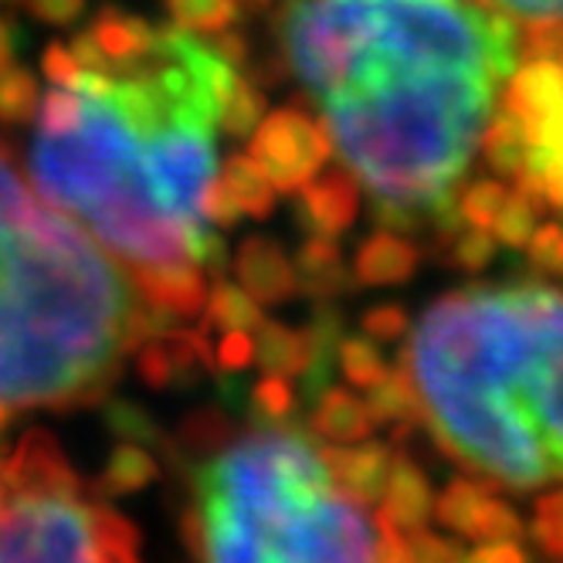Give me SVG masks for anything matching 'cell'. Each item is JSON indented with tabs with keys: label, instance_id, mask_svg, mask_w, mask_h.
Returning a JSON list of instances; mask_svg holds the SVG:
<instances>
[{
	"label": "cell",
	"instance_id": "cell-1",
	"mask_svg": "<svg viewBox=\"0 0 563 563\" xmlns=\"http://www.w3.org/2000/svg\"><path fill=\"white\" fill-rule=\"evenodd\" d=\"M278 34L374 218L449 241L459 180L519 58L512 18L478 0H286Z\"/></svg>",
	"mask_w": 563,
	"mask_h": 563
},
{
	"label": "cell",
	"instance_id": "cell-2",
	"mask_svg": "<svg viewBox=\"0 0 563 563\" xmlns=\"http://www.w3.org/2000/svg\"><path fill=\"white\" fill-rule=\"evenodd\" d=\"M234 86L238 65L170 24L143 58L82 68L37 102L27 146L34 187L174 319L205 312L208 275L228 268L205 190L218 177L214 130Z\"/></svg>",
	"mask_w": 563,
	"mask_h": 563
},
{
	"label": "cell",
	"instance_id": "cell-3",
	"mask_svg": "<svg viewBox=\"0 0 563 563\" xmlns=\"http://www.w3.org/2000/svg\"><path fill=\"white\" fill-rule=\"evenodd\" d=\"M400 371L438 445L489 489L563 482V292L512 282L441 296Z\"/></svg>",
	"mask_w": 563,
	"mask_h": 563
},
{
	"label": "cell",
	"instance_id": "cell-4",
	"mask_svg": "<svg viewBox=\"0 0 563 563\" xmlns=\"http://www.w3.org/2000/svg\"><path fill=\"white\" fill-rule=\"evenodd\" d=\"M170 319L0 140V415L96 405Z\"/></svg>",
	"mask_w": 563,
	"mask_h": 563
},
{
	"label": "cell",
	"instance_id": "cell-5",
	"mask_svg": "<svg viewBox=\"0 0 563 563\" xmlns=\"http://www.w3.org/2000/svg\"><path fill=\"white\" fill-rule=\"evenodd\" d=\"M180 533L200 560H384L387 519L336 486L306 431L275 424L194 468Z\"/></svg>",
	"mask_w": 563,
	"mask_h": 563
},
{
	"label": "cell",
	"instance_id": "cell-6",
	"mask_svg": "<svg viewBox=\"0 0 563 563\" xmlns=\"http://www.w3.org/2000/svg\"><path fill=\"white\" fill-rule=\"evenodd\" d=\"M0 560H140V530L86 486L55 434L31 428L0 462Z\"/></svg>",
	"mask_w": 563,
	"mask_h": 563
},
{
	"label": "cell",
	"instance_id": "cell-7",
	"mask_svg": "<svg viewBox=\"0 0 563 563\" xmlns=\"http://www.w3.org/2000/svg\"><path fill=\"white\" fill-rule=\"evenodd\" d=\"M333 153V140L323 123L299 109H278L262 115L252 133L249 156L265 170L278 194H296L306 180H312Z\"/></svg>",
	"mask_w": 563,
	"mask_h": 563
},
{
	"label": "cell",
	"instance_id": "cell-8",
	"mask_svg": "<svg viewBox=\"0 0 563 563\" xmlns=\"http://www.w3.org/2000/svg\"><path fill=\"white\" fill-rule=\"evenodd\" d=\"M522 123L530 133V150L512 187L563 211V96L550 102L540 115L522 119Z\"/></svg>",
	"mask_w": 563,
	"mask_h": 563
},
{
	"label": "cell",
	"instance_id": "cell-9",
	"mask_svg": "<svg viewBox=\"0 0 563 563\" xmlns=\"http://www.w3.org/2000/svg\"><path fill=\"white\" fill-rule=\"evenodd\" d=\"M360 211V184L350 167L319 170L296 190V221L306 234L340 238Z\"/></svg>",
	"mask_w": 563,
	"mask_h": 563
},
{
	"label": "cell",
	"instance_id": "cell-10",
	"mask_svg": "<svg viewBox=\"0 0 563 563\" xmlns=\"http://www.w3.org/2000/svg\"><path fill=\"white\" fill-rule=\"evenodd\" d=\"M234 272H238V286H245L262 306H278L299 292L289 255L282 252L272 238H262V234L241 241Z\"/></svg>",
	"mask_w": 563,
	"mask_h": 563
},
{
	"label": "cell",
	"instance_id": "cell-11",
	"mask_svg": "<svg viewBox=\"0 0 563 563\" xmlns=\"http://www.w3.org/2000/svg\"><path fill=\"white\" fill-rule=\"evenodd\" d=\"M323 459L330 465V475L336 486L356 499V503H377L387 489V478H390V468H394V459L390 455V445H380V441H353V445H327L323 449Z\"/></svg>",
	"mask_w": 563,
	"mask_h": 563
},
{
	"label": "cell",
	"instance_id": "cell-12",
	"mask_svg": "<svg viewBox=\"0 0 563 563\" xmlns=\"http://www.w3.org/2000/svg\"><path fill=\"white\" fill-rule=\"evenodd\" d=\"M421 252L400 231H377L353 258V278L360 286H400L418 272Z\"/></svg>",
	"mask_w": 563,
	"mask_h": 563
},
{
	"label": "cell",
	"instance_id": "cell-13",
	"mask_svg": "<svg viewBox=\"0 0 563 563\" xmlns=\"http://www.w3.org/2000/svg\"><path fill=\"white\" fill-rule=\"evenodd\" d=\"M292 268H296V289L316 299H333L340 292H350L356 282L350 278L336 238L327 234H306Z\"/></svg>",
	"mask_w": 563,
	"mask_h": 563
},
{
	"label": "cell",
	"instance_id": "cell-14",
	"mask_svg": "<svg viewBox=\"0 0 563 563\" xmlns=\"http://www.w3.org/2000/svg\"><path fill=\"white\" fill-rule=\"evenodd\" d=\"M431 509H434V499H431L428 475L411 459H394V468H390L377 512L387 522H394L400 533H411V530L424 527Z\"/></svg>",
	"mask_w": 563,
	"mask_h": 563
},
{
	"label": "cell",
	"instance_id": "cell-15",
	"mask_svg": "<svg viewBox=\"0 0 563 563\" xmlns=\"http://www.w3.org/2000/svg\"><path fill=\"white\" fill-rule=\"evenodd\" d=\"M309 424L330 445H353V441H367L377 421L367 408V400H360L343 387H327L316 397V411Z\"/></svg>",
	"mask_w": 563,
	"mask_h": 563
},
{
	"label": "cell",
	"instance_id": "cell-16",
	"mask_svg": "<svg viewBox=\"0 0 563 563\" xmlns=\"http://www.w3.org/2000/svg\"><path fill=\"white\" fill-rule=\"evenodd\" d=\"M89 31L99 42L109 65H130V62L143 58L156 42V27L150 21L126 14L119 8H102Z\"/></svg>",
	"mask_w": 563,
	"mask_h": 563
},
{
	"label": "cell",
	"instance_id": "cell-17",
	"mask_svg": "<svg viewBox=\"0 0 563 563\" xmlns=\"http://www.w3.org/2000/svg\"><path fill=\"white\" fill-rule=\"evenodd\" d=\"M527 150H530L527 123H522L516 112H509L506 106H499L486 123V130H482L478 156L486 159L489 170L516 180V174L522 170V164H527Z\"/></svg>",
	"mask_w": 563,
	"mask_h": 563
},
{
	"label": "cell",
	"instance_id": "cell-18",
	"mask_svg": "<svg viewBox=\"0 0 563 563\" xmlns=\"http://www.w3.org/2000/svg\"><path fill=\"white\" fill-rule=\"evenodd\" d=\"M228 194L234 197V205L241 208V214L249 218H272L275 211V187L265 177V170L255 164L249 153H231L224 159V167L218 170Z\"/></svg>",
	"mask_w": 563,
	"mask_h": 563
},
{
	"label": "cell",
	"instance_id": "cell-19",
	"mask_svg": "<svg viewBox=\"0 0 563 563\" xmlns=\"http://www.w3.org/2000/svg\"><path fill=\"white\" fill-rule=\"evenodd\" d=\"M255 333H258L255 356L265 374L302 377V371L309 364V330H289V327L265 319Z\"/></svg>",
	"mask_w": 563,
	"mask_h": 563
},
{
	"label": "cell",
	"instance_id": "cell-20",
	"mask_svg": "<svg viewBox=\"0 0 563 563\" xmlns=\"http://www.w3.org/2000/svg\"><path fill=\"white\" fill-rule=\"evenodd\" d=\"M367 408L377 424H394V431H411L424 424L421 400L405 371H387L367 394Z\"/></svg>",
	"mask_w": 563,
	"mask_h": 563
},
{
	"label": "cell",
	"instance_id": "cell-21",
	"mask_svg": "<svg viewBox=\"0 0 563 563\" xmlns=\"http://www.w3.org/2000/svg\"><path fill=\"white\" fill-rule=\"evenodd\" d=\"M156 459L136 445V441H123V445H115V452L109 455L102 475L92 482V489L99 496H130V493H140L146 489L150 482L156 478Z\"/></svg>",
	"mask_w": 563,
	"mask_h": 563
},
{
	"label": "cell",
	"instance_id": "cell-22",
	"mask_svg": "<svg viewBox=\"0 0 563 563\" xmlns=\"http://www.w3.org/2000/svg\"><path fill=\"white\" fill-rule=\"evenodd\" d=\"M262 323V302L245 286L214 278L205 306V330H258Z\"/></svg>",
	"mask_w": 563,
	"mask_h": 563
},
{
	"label": "cell",
	"instance_id": "cell-23",
	"mask_svg": "<svg viewBox=\"0 0 563 563\" xmlns=\"http://www.w3.org/2000/svg\"><path fill=\"white\" fill-rule=\"evenodd\" d=\"M486 496H489L486 482L452 478L449 486L441 489V496L434 499L431 516L459 540H475V519H478V509L486 503Z\"/></svg>",
	"mask_w": 563,
	"mask_h": 563
},
{
	"label": "cell",
	"instance_id": "cell-24",
	"mask_svg": "<svg viewBox=\"0 0 563 563\" xmlns=\"http://www.w3.org/2000/svg\"><path fill=\"white\" fill-rule=\"evenodd\" d=\"M547 208V200L527 194V190H519L512 187L509 197H506V205L503 211L496 214L493 221V234L499 238V245H509V249H527L530 245V238L533 231L540 228V214Z\"/></svg>",
	"mask_w": 563,
	"mask_h": 563
},
{
	"label": "cell",
	"instance_id": "cell-25",
	"mask_svg": "<svg viewBox=\"0 0 563 563\" xmlns=\"http://www.w3.org/2000/svg\"><path fill=\"white\" fill-rule=\"evenodd\" d=\"M42 86L27 68L4 65L0 68V126H24L37 115Z\"/></svg>",
	"mask_w": 563,
	"mask_h": 563
},
{
	"label": "cell",
	"instance_id": "cell-26",
	"mask_svg": "<svg viewBox=\"0 0 563 563\" xmlns=\"http://www.w3.org/2000/svg\"><path fill=\"white\" fill-rule=\"evenodd\" d=\"M336 364H340L343 377L353 387H364V390H371L387 374L380 350L374 346V340H364V336H346L343 333V340L336 346Z\"/></svg>",
	"mask_w": 563,
	"mask_h": 563
},
{
	"label": "cell",
	"instance_id": "cell-27",
	"mask_svg": "<svg viewBox=\"0 0 563 563\" xmlns=\"http://www.w3.org/2000/svg\"><path fill=\"white\" fill-rule=\"evenodd\" d=\"M262 115H265V96H262V89L252 82V78L238 75V86H234V92L228 96V102L221 109V130L228 136H234V140L252 136L255 126L262 123Z\"/></svg>",
	"mask_w": 563,
	"mask_h": 563
},
{
	"label": "cell",
	"instance_id": "cell-28",
	"mask_svg": "<svg viewBox=\"0 0 563 563\" xmlns=\"http://www.w3.org/2000/svg\"><path fill=\"white\" fill-rule=\"evenodd\" d=\"M506 197H509V187H506L503 180L482 177V180L468 184V187L455 197V211H459L462 224L489 228V231H493V221H496V214L503 211Z\"/></svg>",
	"mask_w": 563,
	"mask_h": 563
},
{
	"label": "cell",
	"instance_id": "cell-29",
	"mask_svg": "<svg viewBox=\"0 0 563 563\" xmlns=\"http://www.w3.org/2000/svg\"><path fill=\"white\" fill-rule=\"evenodd\" d=\"M177 27L214 34L238 21V0H167Z\"/></svg>",
	"mask_w": 563,
	"mask_h": 563
},
{
	"label": "cell",
	"instance_id": "cell-30",
	"mask_svg": "<svg viewBox=\"0 0 563 563\" xmlns=\"http://www.w3.org/2000/svg\"><path fill=\"white\" fill-rule=\"evenodd\" d=\"M252 415L262 428L289 424L296 415V394L289 387V377H262L252 390Z\"/></svg>",
	"mask_w": 563,
	"mask_h": 563
},
{
	"label": "cell",
	"instance_id": "cell-31",
	"mask_svg": "<svg viewBox=\"0 0 563 563\" xmlns=\"http://www.w3.org/2000/svg\"><path fill=\"white\" fill-rule=\"evenodd\" d=\"M530 537L537 540V547L547 556L563 560V489H553V493L537 499Z\"/></svg>",
	"mask_w": 563,
	"mask_h": 563
},
{
	"label": "cell",
	"instance_id": "cell-32",
	"mask_svg": "<svg viewBox=\"0 0 563 563\" xmlns=\"http://www.w3.org/2000/svg\"><path fill=\"white\" fill-rule=\"evenodd\" d=\"M449 245H452L449 258H452L455 268H462V272H482V268H486V265L496 258L499 238H496L489 228H472V224H468V231L459 228V231L449 238Z\"/></svg>",
	"mask_w": 563,
	"mask_h": 563
},
{
	"label": "cell",
	"instance_id": "cell-33",
	"mask_svg": "<svg viewBox=\"0 0 563 563\" xmlns=\"http://www.w3.org/2000/svg\"><path fill=\"white\" fill-rule=\"evenodd\" d=\"M527 537V527H522V519L516 516V509H509L506 503L486 496L478 509V519H475V540L482 543H496V540H522Z\"/></svg>",
	"mask_w": 563,
	"mask_h": 563
},
{
	"label": "cell",
	"instance_id": "cell-34",
	"mask_svg": "<svg viewBox=\"0 0 563 563\" xmlns=\"http://www.w3.org/2000/svg\"><path fill=\"white\" fill-rule=\"evenodd\" d=\"M106 421L123 441H136V445H153V441H159L156 421L143 408L130 405V400H112L106 408Z\"/></svg>",
	"mask_w": 563,
	"mask_h": 563
},
{
	"label": "cell",
	"instance_id": "cell-35",
	"mask_svg": "<svg viewBox=\"0 0 563 563\" xmlns=\"http://www.w3.org/2000/svg\"><path fill=\"white\" fill-rule=\"evenodd\" d=\"M364 333L377 343H397L400 336L408 333V312L394 306V302H384V306H374L364 312Z\"/></svg>",
	"mask_w": 563,
	"mask_h": 563
},
{
	"label": "cell",
	"instance_id": "cell-36",
	"mask_svg": "<svg viewBox=\"0 0 563 563\" xmlns=\"http://www.w3.org/2000/svg\"><path fill=\"white\" fill-rule=\"evenodd\" d=\"M405 540H408V553H411V560H418V563H445V560H465V550L459 547V543H452V540H445V537H438V533H431V530H411V533H405Z\"/></svg>",
	"mask_w": 563,
	"mask_h": 563
},
{
	"label": "cell",
	"instance_id": "cell-37",
	"mask_svg": "<svg viewBox=\"0 0 563 563\" xmlns=\"http://www.w3.org/2000/svg\"><path fill=\"white\" fill-rule=\"evenodd\" d=\"M530 258L543 272H563V224H540L527 245Z\"/></svg>",
	"mask_w": 563,
	"mask_h": 563
},
{
	"label": "cell",
	"instance_id": "cell-38",
	"mask_svg": "<svg viewBox=\"0 0 563 563\" xmlns=\"http://www.w3.org/2000/svg\"><path fill=\"white\" fill-rule=\"evenodd\" d=\"M218 364L224 374H241L255 364V340L249 336V330H224L218 343Z\"/></svg>",
	"mask_w": 563,
	"mask_h": 563
},
{
	"label": "cell",
	"instance_id": "cell-39",
	"mask_svg": "<svg viewBox=\"0 0 563 563\" xmlns=\"http://www.w3.org/2000/svg\"><path fill=\"white\" fill-rule=\"evenodd\" d=\"M512 21H540V18H556L563 21V0H478Z\"/></svg>",
	"mask_w": 563,
	"mask_h": 563
},
{
	"label": "cell",
	"instance_id": "cell-40",
	"mask_svg": "<svg viewBox=\"0 0 563 563\" xmlns=\"http://www.w3.org/2000/svg\"><path fill=\"white\" fill-rule=\"evenodd\" d=\"M205 218H208L211 224H218V228H231V224H238V218H241V208L234 205V197L228 194L221 174H218V177L208 184V190H205Z\"/></svg>",
	"mask_w": 563,
	"mask_h": 563
},
{
	"label": "cell",
	"instance_id": "cell-41",
	"mask_svg": "<svg viewBox=\"0 0 563 563\" xmlns=\"http://www.w3.org/2000/svg\"><path fill=\"white\" fill-rule=\"evenodd\" d=\"M24 8L45 24H71L86 11V0H24Z\"/></svg>",
	"mask_w": 563,
	"mask_h": 563
},
{
	"label": "cell",
	"instance_id": "cell-42",
	"mask_svg": "<svg viewBox=\"0 0 563 563\" xmlns=\"http://www.w3.org/2000/svg\"><path fill=\"white\" fill-rule=\"evenodd\" d=\"M42 68H45V75L52 78L55 86H71L75 78H78V71H82V68H78V62H75V55H71V48L62 45V42H52L45 48Z\"/></svg>",
	"mask_w": 563,
	"mask_h": 563
},
{
	"label": "cell",
	"instance_id": "cell-43",
	"mask_svg": "<svg viewBox=\"0 0 563 563\" xmlns=\"http://www.w3.org/2000/svg\"><path fill=\"white\" fill-rule=\"evenodd\" d=\"M465 560L472 563H527L530 560V550H522L516 540H496V543H486V547H475V550H465Z\"/></svg>",
	"mask_w": 563,
	"mask_h": 563
},
{
	"label": "cell",
	"instance_id": "cell-44",
	"mask_svg": "<svg viewBox=\"0 0 563 563\" xmlns=\"http://www.w3.org/2000/svg\"><path fill=\"white\" fill-rule=\"evenodd\" d=\"M14 52H18V27L0 14V68L14 65Z\"/></svg>",
	"mask_w": 563,
	"mask_h": 563
},
{
	"label": "cell",
	"instance_id": "cell-45",
	"mask_svg": "<svg viewBox=\"0 0 563 563\" xmlns=\"http://www.w3.org/2000/svg\"><path fill=\"white\" fill-rule=\"evenodd\" d=\"M4 424H8V415H0V431H4ZM0 462H4V449H0Z\"/></svg>",
	"mask_w": 563,
	"mask_h": 563
},
{
	"label": "cell",
	"instance_id": "cell-46",
	"mask_svg": "<svg viewBox=\"0 0 563 563\" xmlns=\"http://www.w3.org/2000/svg\"><path fill=\"white\" fill-rule=\"evenodd\" d=\"M249 4H255V8H262V4H268V0H249Z\"/></svg>",
	"mask_w": 563,
	"mask_h": 563
}]
</instances>
